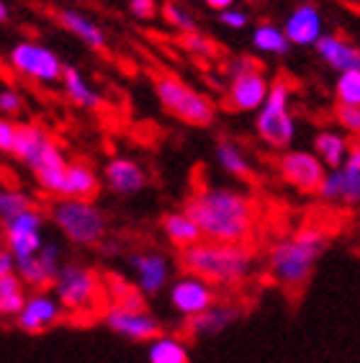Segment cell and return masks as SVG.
<instances>
[{
    "label": "cell",
    "instance_id": "obj_30",
    "mask_svg": "<svg viewBox=\"0 0 360 363\" xmlns=\"http://www.w3.org/2000/svg\"><path fill=\"white\" fill-rule=\"evenodd\" d=\"M252 47L263 55H273V57H286L291 52V39L286 36L283 26H276V23H260L252 31Z\"/></svg>",
    "mask_w": 360,
    "mask_h": 363
},
{
    "label": "cell",
    "instance_id": "obj_15",
    "mask_svg": "<svg viewBox=\"0 0 360 363\" xmlns=\"http://www.w3.org/2000/svg\"><path fill=\"white\" fill-rule=\"evenodd\" d=\"M103 186L116 196H137L147 186V173L134 157L116 155L106 162Z\"/></svg>",
    "mask_w": 360,
    "mask_h": 363
},
{
    "label": "cell",
    "instance_id": "obj_46",
    "mask_svg": "<svg viewBox=\"0 0 360 363\" xmlns=\"http://www.w3.org/2000/svg\"><path fill=\"white\" fill-rule=\"evenodd\" d=\"M8 13H11V11H8L6 0H3V3H0V21H3V23L8 21Z\"/></svg>",
    "mask_w": 360,
    "mask_h": 363
},
{
    "label": "cell",
    "instance_id": "obj_42",
    "mask_svg": "<svg viewBox=\"0 0 360 363\" xmlns=\"http://www.w3.org/2000/svg\"><path fill=\"white\" fill-rule=\"evenodd\" d=\"M129 11L139 21H150L157 16V0H129Z\"/></svg>",
    "mask_w": 360,
    "mask_h": 363
},
{
    "label": "cell",
    "instance_id": "obj_41",
    "mask_svg": "<svg viewBox=\"0 0 360 363\" xmlns=\"http://www.w3.org/2000/svg\"><path fill=\"white\" fill-rule=\"evenodd\" d=\"M16 132H18V124L3 116V121H0V152H3V155H11V152H13Z\"/></svg>",
    "mask_w": 360,
    "mask_h": 363
},
{
    "label": "cell",
    "instance_id": "obj_1",
    "mask_svg": "<svg viewBox=\"0 0 360 363\" xmlns=\"http://www.w3.org/2000/svg\"><path fill=\"white\" fill-rule=\"evenodd\" d=\"M183 209L201 227L211 242H247L257 224V206L237 189L203 186L186 201Z\"/></svg>",
    "mask_w": 360,
    "mask_h": 363
},
{
    "label": "cell",
    "instance_id": "obj_6",
    "mask_svg": "<svg viewBox=\"0 0 360 363\" xmlns=\"http://www.w3.org/2000/svg\"><path fill=\"white\" fill-rule=\"evenodd\" d=\"M291 85L283 77H276V83L270 85L268 101L260 106L255 116V132L260 142L270 150H291V142L296 137V121L291 113Z\"/></svg>",
    "mask_w": 360,
    "mask_h": 363
},
{
    "label": "cell",
    "instance_id": "obj_12",
    "mask_svg": "<svg viewBox=\"0 0 360 363\" xmlns=\"http://www.w3.org/2000/svg\"><path fill=\"white\" fill-rule=\"evenodd\" d=\"M62 250H60V245L47 240L42 250L31 255V258H23V260H16V273L21 276V281L26 284L28 289H34V291H44L47 286H52L57 279V273L62 268Z\"/></svg>",
    "mask_w": 360,
    "mask_h": 363
},
{
    "label": "cell",
    "instance_id": "obj_27",
    "mask_svg": "<svg viewBox=\"0 0 360 363\" xmlns=\"http://www.w3.org/2000/svg\"><path fill=\"white\" fill-rule=\"evenodd\" d=\"M62 88H64V93H67L69 101H72L75 106H80V108L93 111V108L101 106V96H98V91L88 83V80H85V75L77 70V67H64Z\"/></svg>",
    "mask_w": 360,
    "mask_h": 363
},
{
    "label": "cell",
    "instance_id": "obj_35",
    "mask_svg": "<svg viewBox=\"0 0 360 363\" xmlns=\"http://www.w3.org/2000/svg\"><path fill=\"white\" fill-rule=\"evenodd\" d=\"M44 222H47V214L34 206V209L23 211L21 217L3 224V235H8V232H44Z\"/></svg>",
    "mask_w": 360,
    "mask_h": 363
},
{
    "label": "cell",
    "instance_id": "obj_17",
    "mask_svg": "<svg viewBox=\"0 0 360 363\" xmlns=\"http://www.w3.org/2000/svg\"><path fill=\"white\" fill-rule=\"evenodd\" d=\"M129 263L142 294H159L170 284V260L162 252H134Z\"/></svg>",
    "mask_w": 360,
    "mask_h": 363
},
{
    "label": "cell",
    "instance_id": "obj_10",
    "mask_svg": "<svg viewBox=\"0 0 360 363\" xmlns=\"http://www.w3.org/2000/svg\"><path fill=\"white\" fill-rule=\"evenodd\" d=\"M278 173L291 189L301 194H319L322 183L327 178V165L317 157V152L309 150H286L281 162H278Z\"/></svg>",
    "mask_w": 360,
    "mask_h": 363
},
{
    "label": "cell",
    "instance_id": "obj_8",
    "mask_svg": "<svg viewBox=\"0 0 360 363\" xmlns=\"http://www.w3.org/2000/svg\"><path fill=\"white\" fill-rule=\"evenodd\" d=\"M270 85L273 83H268L263 70L252 67L244 57H240V62L232 65V75H229L227 106L237 113L260 111V106L268 101Z\"/></svg>",
    "mask_w": 360,
    "mask_h": 363
},
{
    "label": "cell",
    "instance_id": "obj_36",
    "mask_svg": "<svg viewBox=\"0 0 360 363\" xmlns=\"http://www.w3.org/2000/svg\"><path fill=\"white\" fill-rule=\"evenodd\" d=\"M334 121H337V126L345 134L360 137V106L337 104L334 106Z\"/></svg>",
    "mask_w": 360,
    "mask_h": 363
},
{
    "label": "cell",
    "instance_id": "obj_33",
    "mask_svg": "<svg viewBox=\"0 0 360 363\" xmlns=\"http://www.w3.org/2000/svg\"><path fill=\"white\" fill-rule=\"evenodd\" d=\"M34 199L21 189H3L0 191V222L8 224L11 219L21 217L23 211L34 209Z\"/></svg>",
    "mask_w": 360,
    "mask_h": 363
},
{
    "label": "cell",
    "instance_id": "obj_43",
    "mask_svg": "<svg viewBox=\"0 0 360 363\" xmlns=\"http://www.w3.org/2000/svg\"><path fill=\"white\" fill-rule=\"evenodd\" d=\"M8 273H16V258L8 247H3L0 250V276H8Z\"/></svg>",
    "mask_w": 360,
    "mask_h": 363
},
{
    "label": "cell",
    "instance_id": "obj_24",
    "mask_svg": "<svg viewBox=\"0 0 360 363\" xmlns=\"http://www.w3.org/2000/svg\"><path fill=\"white\" fill-rule=\"evenodd\" d=\"M103 178L93 170L88 162H69L67 168V181H64V191L60 199H83V201H93L101 191Z\"/></svg>",
    "mask_w": 360,
    "mask_h": 363
},
{
    "label": "cell",
    "instance_id": "obj_28",
    "mask_svg": "<svg viewBox=\"0 0 360 363\" xmlns=\"http://www.w3.org/2000/svg\"><path fill=\"white\" fill-rule=\"evenodd\" d=\"M26 284L21 281L18 273H8L0 276V315L3 317H18L26 307Z\"/></svg>",
    "mask_w": 360,
    "mask_h": 363
},
{
    "label": "cell",
    "instance_id": "obj_2",
    "mask_svg": "<svg viewBox=\"0 0 360 363\" xmlns=\"http://www.w3.org/2000/svg\"><path fill=\"white\" fill-rule=\"evenodd\" d=\"M327 247V232L317 224H304L291 238L278 240L268 252V271L278 286L298 291L312 279V271Z\"/></svg>",
    "mask_w": 360,
    "mask_h": 363
},
{
    "label": "cell",
    "instance_id": "obj_44",
    "mask_svg": "<svg viewBox=\"0 0 360 363\" xmlns=\"http://www.w3.org/2000/svg\"><path fill=\"white\" fill-rule=\"evenodd\" d=\"M345 165H347V168H353V170H360V140L350 145V152H347Z\"/></svg>",
    "mask_w": 360,
    "mask_h": 363
},
{
    "label": "cell",
    "instance_id": "obj_40",
    "mask_svg": "<svg viewBox=\"0 0 360 363\" xmlns=\"http://www.w3.org/2000/svg\"><path fill=\"white\" fill-rule=\"evenodd\" d=\"M219 23L232 28V31H242V28L249 23V16L244 13L242 8H229V11H222V13H219Z\"/></svg>",
    "mask_w": 360,
    "mask_h": 363
},
{
    "label": "cell",
    "instance_id": "obj_14",
    "mask_svg": "<svg viewBox=\"0 0 360 363\" xmlns=\"http://www.w3.org/2000/svg\"><path fill=\"white\" fill-rule=\"evenodd\" d=\"M62 312L64 309L55 294L36 291L28 296L21 315L16 317V328L21 330V333H28V335H36V333H44V330H49L52 325H57L60 317H62Z\"/></svg>",
    "mask_w": 360,
    "mask_h": 363
},
{
    "label": "cell",
    "instance_id": "obj_9",
    "mask_svg": "<svg viewBox=\"0 0 360 363\" xmlns=\"http://www.w3.org/2000/svg\"><path fill=\"white\" fill-rule=\"evenodd\" d=\"M8 65L18 75L31 77L36 83H62L64 67L62 60L49 47L39 42H16L8 52Z\"/></svg>",
    "mask_w": 360,
    "mask_h": 363
},
{
    "label": "cell",
    "instance_id": "obj_4",
    "mask_svg": "<svg viewBox=\"0 0 360 363\" xmlns=\"http://www.w3.org/2000/svg\"><path fill=\"white\" fill-rule=\"evenodd\" d=\"M49 219L60 235L77 247H98L108 232V219L101 206L83 199H57L49 206Z\"/></svg>",
    "mask_w": 360,
    "mask_h": 363
},
{
    "label": "cell",
    "instance_id": "obj_34",
    "mask_svg": "<svg viewBox=\"0 0 360 363\" xmlns=\"http://www.w3.org/2000/svg\"><path fill=\"white\" fill-rule=\"evenodd\" d=\"M334 98H337V104L360 106V70H350V72L337 75Z\"/></svg>",
    "mask_w": 360,
    "mask_h": 363
},
{
    "label": "cell",
    "instance_id": "obj_16",
    "mask_svg": "<svg viewBox=\"0 0 360 363\" xmlns=\"http://www.w3.org/2000/svg\"><path fill=\"white\" fill-rule=\"evenodd\" d=\"M283 31L291 39L293 47H314L325 36V21H322L319 8L312 6V3L296 6L286 18Z\"/></svg>",
    "mask_w": 360,
    "mask_h": 363
},
{
    "label": "cell",
    "instance_id": "obj_37",
    "mask_svg": "<svg viewBox=\"0 0 360 363\" xmlns=\"http://www.w3.org/2000/svg\"><path fill=\"white\" fill-rule=\"evenodd\" d=\"M162 13H165V21L170 23L173 28H178L180 34L196 31L193 16L188 13V11H186L183 6H178V3H165V8H162Z\"/></svg>",
    "mask_w": 360,
    "mask_h": 363
},
{
    "label": "cell",
    "instance_id": "obj_7",
    "mask_svg": "<svg viewBox=\"0 0 360 363\" xmlns=\"http://www.w3.org/2000/svg\"><path fill=\"white\" fill-rule=\"evenodd\" d=\"M52 294L69 315L93 312L101 299V281H98L96 271H90L80 263H64L52 284Z\"/></svg>",
    "mask_w": 360,
    "mask_h": 363
},
{
    "label": "cell",
    "instance_id": "obj_5",
    "mask_svg": "<svg viewBox=\"0 0 360 363\" xmlns=\"http://www.w3.org/2000/svg\"><path fill=\"white\" fill-rule=\"evenodd\" d=\"M154 96H157L159 106L165 108L170 116L188 126H211L214 124L216 108L211 104V98L203 96L201 91L191 88L183 83L178 75L162 72L154 75Z\"/></svg>",
    "mask_w": 360,
    "mask_h": 363
},
{
    "label": "cell",
    "instance_id": "obj_32",
    "mask_svg": "<svg viewBox=\"0 0 360 363\" xmlns=\"http://www.w3.org/2000/svg\"><path fill=\"white\" fill-rule=\"evenodd\" d=\"M47 240H44V232H8L6 235V247L13 252L16 260L31 258L42 250Z\"/></svg>",
    "mask_w": 360,
    "mask_h": 363
},
{
    "label": "cell",
    "instance_id": "obj_19",
    "mask_svg": "<svg viewBox=\"0 0 360 363\" xmlns=\"http://www.w3.org/2000/svg\"><path fill=\"white\" fill-rule=\"evenodd\" d=\"M319 199L342 203V206H360V170L347 168V165L330 170L319 189Z\"/></svg>",
    "mask_w": 360,
    "mask_h": 363
},
{
    "label": "cell",
    "instance_id": "obj_22",
    "mask_svg": "<svg viewBox=\"0 0 360 363\" xmlns=\"http://www.w3.org/2000/svg\"><path fill=\"white\" fill-rule=\"evenodd\" d=\"M57 21L62 23V28H67L75 39H80L85 47L96 49V52L106 49V31L98 26L90 16L80 13L75 8H62V11L57 13Z\"/></svg>",
    "mask_w": 360,
    "mask_h": 363
},
{
    "label": "cell",
    "instance_id": "obj_20",
    "mask_svg": "<svg viewBox=\"0 0 360 363\" xmlns=\"http://www.w3.org/2000/svg\"><path fill=\"white\" fill-rule=\"evenodd\" d=\"M317 49L319 60L334 70L337 75L342 72H350V70H360V49L355 44L345 42L342 36H334V34H325L314 44Z\"/></svg>",
    "mask_w": 360,
    "mask_h": 363
},
{
    "label": "cell",
    "instance_id": "obj_45",
    "mask_svg": "<svg viewBox=\"0 0 360 363\" xmlns=\"http://www.w3.org/2000/svg\"><path fill=\"white\" fill-rule=\"evenodd\" d=\"M203 3H206L208 8H214V11H219V13H222V11H229V8H235L237 0H203Z\"/></svg>",
    "mask_w": 360,
    "mask_h": 363
},
{
    "label": "cell",
    "instance_id": "obj_18",
    "mask_svg": "<svg viewBox=\"0 0 360 363\" xmlns=\"http://www.w3.org/2000/svg\"><path fill=\"white\" fill-rule=\"evenodd\" d=\"M67 168H69V160L64 157V152L55 142V145L44 152L42 160L36 162L31 173H34L36 183H39V189H42L44 194L60 199L64 191V181H67Z\"/></svg>",
    "mask_w": 360,
    "mask_h": 363
},
{
    "label": "cell",
    "instance_id": "obj_25",
    "mask_svg": "<svg viewBox=\"0 0 360 363\" xmlns=\"http://www.w3.org/2000/svg\"><path fill=\"white\" fill-rule=\"evenodd\" d=\"M162 232H165L167 242L180 247V250H188V247H193L203 240L201 227L196 224V219L186 209L165 214L162 217Z\"/></svg>",
    "mask_w": 360,
    "mask_h": 363
},
{
    "label": "cell",
    "instance_id": "obj_13",
    "mask_svg": "<svg viewBox=\"0 0 360 363\" xmlns=\"http://www.w3.org/2000/svg\"><path fill=\"white\" fill-rule=\"evenodd\" d=\"M106 325L118 337L132 342H150L159 335V322L147 309H129L121 304H113L106 312Z\"/></svg>",
    "mask_w": 360,
    "mask_h": 363
},
{
    "label": "cell",
    "instance_id": "obj_26",
    "mask_svg": "<svg viewBox=\"0 0 360 363\" xmlns=\"http://www.w3.org/2000/svg\"><path fill=\"white\" fill-rule=\"evenodd\" d=\"M235 320L237 309L232 304H214L203 315L188 320V333H191V337H216L222 335L227 328H232Z\"/></svg>",
    "mask_w": 360,
    "mask_h": 363
},
{
    "label": "cell",
    "instance_id": "obj_39",
    "mask_svg": "<svg viewBox=\"0 0 360 363\" xmlns=\"http://www.w3.org/2000/svg\"><path fill=\"white\" fill-rule=\"evenodd\" d=\"M0 111L6 119H13L23 111V96L13 88H3L0 91Z\"/></svg>",
    "mask_w": 360,
    "mask_h": 363
},
{
    "label": "cell",
    "instance_id": "obj_21",
    "mask_svg": "<svg viewBox=\"0 0 360 363\" xmlns=\"http://www.w3.org/2000/svg\"><path fill=\"white\" fill-rule=\"evenodd\" d=\"M55 145L52 137L44 132L42 126L36 124H18V132H16V145H13V157L16 162H21L23 168L34 170V165L44 157L49 147Z\"/></svg>",
    "mask_w": 360,
    "mask_h": 363
},
{
    "label": "cell",
    "instance_id": "obj_47",
    "mask_svg": "<svg viewBox=\"0 0 360 363\" xmlns=\"http://www.w3.org/2000/svg\"><path fill=\"white\" fill-rule=\"evenodd\" d=\"M358 140H360V137H358Z\"/></svg>",
    "mask_w": 360,
    "mask_h": 363
},
{
    "label": "cell",
    "instance_id": "obj_31",
    "mask_svg": "<svg viewBox=\"0 0 360 363\" xmlns=\"http://www.w3.org/2000/svg\"><path fill=\"white\" fill-rule=\"evenodd\" d=\"M216 162L224 173H229L232 178L240 181H249L252 178V168H249L247 155L242 152V147L232 140H222L216 145Z\"/></svg>",
    "mask_w": 360,
    "mask_h": 363
},
{
    "label": "cell",
    "instance_id": "obj_3",
    "mask_svg": "<svg viewBox=\"0 0 360 363\" xmlns=\"http://www.w3.org/2000/svg\"><path fill=\"white\" fill-rule=\"evenodd\" d=\"M183 268L193 276H201L216 286H235L249 279L255 268L252 250L244 242H211L201 240L198 245L183 250Z\"/></svg>",
    "mask_w": 360,
    "mask_h": 363
},
{
    "label": "cell",
    "instance_id": "obj_23",
    "mask_svg": "<svg viewBox=\"0 0 360 363\" xmlns=\"http://www.w3.org/2000/svg\"><path fill=\"white\" fill-rule=\"evenodd\" d=\"M353 142L347 140L345 132H334V129H322L314 134L312 140V152L327 165V170H337L347 162V152H350Z\"/></svg>",
    "mask_w": 360,
    "mask_h": 363
},
{
    "label": "cell",
    "instance_id": "obj_29",
    "mask_svg": "<svg viewBox=\"0 0 360 363\" xmlns=\"http://www.w3.org/2000/svg\"><path fill=\"white\" fill-rule=\"evenodd\" d=\"M147 363H191V353L180 337L157 335L147 345Z\"/></svg>",
    "mask_w": 360,
    "mask_h": 363
},
{
    "label": "cell",
    "instance_id": "obj_11",
    "mask_svg": "<svg viewBox=\"0 0 360 363\" xmlns=\"http://www.w3.org/2000/svg\"><path fill=\"white\" fill-rule=\"evenodd\" d=\"M214 284H208L201 276H180L178 281H173V286L167 291V299H170V307L178 312L180 317L186 320H193V317L203 315L206 309H211L216 304L214 301Z\"/></svg>",
    "mask_w": 360,
    "mask_h": 363
},
{
    "label": "cell",
    "instance_id": "obj_38",
    "mask_svg": "<svg viewBox=\"0 0 360 363\" xmlns=\"http://www.w3.org/2000/svg\"><path fill=\"white\" fill-rule=\"evenodd\" d=\"M180 44H183L188 52H193V55H198V57L216 55V47L211 44V39H206V36L198 34V31H188V34H180Z\"/></svg>",
    "mask_w": 360,
    "mask_h": 363
}]
</instances>
